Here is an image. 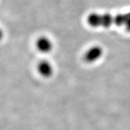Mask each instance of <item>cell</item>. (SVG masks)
Returning <instances> with one entry per match:
<instances>
[{"mask_svg": "<svg viewBox=\"0 0 130 130\" xmlns=\"http://www.w3.org/2000/svg\"><path fill=\"white\" fill-rule=\"evenodd\" d=\"M88 23L90 25L94 27L100 26L108 27L112 25L125 26L127 30L130 32V13L116 16L92 14L88 17Z\"/></svg>", "mask_w": 130, "mask_h": 130, "instance_id": "1", "label": "cell"}, {"mask_svg": "<svg viewBox=\"0 0 130 130\" xmlns=\"http://www.w3.org/2000/svg\"><path fill=\"white\" fill-rule=\"evenodd\" d=\"M102 49L99 46H94L90 48L85 55V60L89 62H92L98 60L102 56Z\"/></svg>", "mask_w": 130, "mask_h": 130, "instance_id": "2", "label": "cell"}, {"mask_svg": "<svg viewBox=\"0 0 130 130\" xmlns=\"http://www.w3.org/2000/svg\"><path fill=\"white\" fill-rule=\"evenodd\" d=\"M37 46L39 51L46 53L51 50L53 45L48 39L46 37H41L37 42Z\"/></svg>", "mask_w": 130, "mask_h": 130, "instance_id": "3", "label": "cell"}, {"mask_svg": "<svg viewBox=\"0 0 130 130\" xmlns=\"http://www.w3.org/2000/svg\"><path fill=\"white\" fill-rule=\"evenodd\" d=\"M39 72L41 73V75L48 77L53 74V68L51 64L47 61H42L39 64L38 66Z\"/></svg>", "mask_w": 130, "mask_h": 130, "instance_id": "4", "label": "cell"}]
</instances>
